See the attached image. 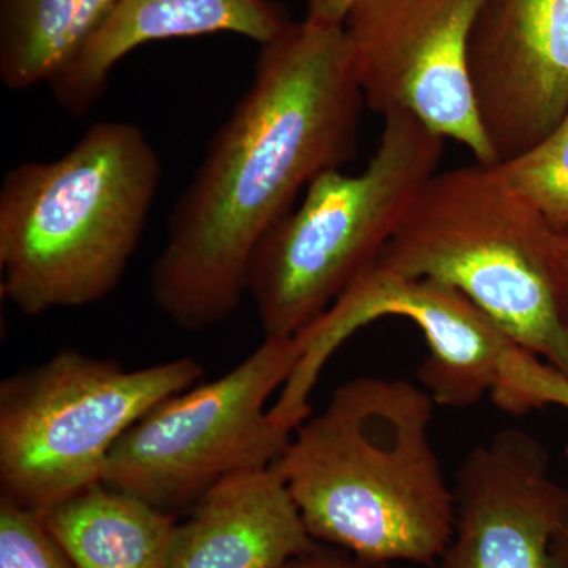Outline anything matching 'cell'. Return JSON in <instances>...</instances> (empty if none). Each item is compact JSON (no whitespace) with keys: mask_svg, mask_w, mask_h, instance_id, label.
Instances as JSON below:
<instances>
[{"mask_svg":"<svg viewBox=\"0 0 568 568\" xmlns=\"http://www.w3.org/2000/svg\"><path fill=\"white\" fill-rule=\"evenodd\" d=\"M485 0H355L347 50L365 106L413 115L481 164L496 156L478 118L467 51Z\"/></svg>","mask_w":568,"mask_h":568,"instance_id":"obj_9","label":"cell"},{"mask_svg":"<svg viewBox=\"0 0 568 568\" xmlns=\"http://www.w3.org/2000/svg\"><path fill=\"white\" fill-rule=\"evenodd\" d=\"M77 568H170L175 515L100 484L40 511Z\"/></svg>","mask_w":568,"mask_h":568,"instance_id":"obj_14","label":"cell"},{"mask_svg":"<svg viewBox=\"0 0 568 568\" xmlns=\"http://www.w3.org/2000/svg\"><path fill=\"white\" fill-rule=\"evenodd\" d=\"M495 168L552 230L568 226V111L547 138Z\"/></svg>","mask_w":568,"mask_h":568,"instance_id":"obj_16","label":"cell"},{"mask_svg":"<svg viewBox=\"0 0 568 568\" xmlns=\"http://www.w3.org/2000/svg\"><path fill=\"white\" fill-rule=\"evenodd\" d=\"M364 108L343 22L306 14L261 44L153 261L152 301L168 321L196 334L233 315L265 235L302 190L354 159Z\"/></svg>","mask_w":568,"mask_h":568,"instance_id":"obj_1","label":"cell"},{"mask_svg":"<svg viewBox=\"0 0 568 568\" xmlns=\"http://www.w3.org/2000/svg\"><path fill=\"white\" fill-rule=\"evenodd\" d=\"M467 67L496 163L529 151L568 111V0H485Z\"/></svg>","mask_w":568,"mask_h":568,"instance_id":"obj_11","label":"cell"},{"mask_svg":"<svg viewBox=\"0 0 568 568\" xmlns=\"http://www.w3.org/2000/svg\"><path fill=\"white\" fill-rule=\"evenodd\" d=\"M275 466L224 478L175 525L170 568H283L316 551Z\"/></svg>","mask_w":568,"mask_h":568,"instance_id":"obj_12","label":"cell"},{"mask_svg":"<svg viewBox=\"0 0 568 568\" xmlns=\"http://www.w3.org/2000/svg\"><path fill=\"white\" fill-rule=\"evenodd\" d=\"M140 126L93 123L59 159L11 168L0 186L3 297L26 316L114 293L162 182Z\"/></svg>","mask_w":568,"mask_h":568,"instance_id":"obj_3","label":"cell"},{"mask_svg":"<svg viewBox=\"0 0 568 568\" xmlns=\"http://www.w3.org/2000/svg\"><path fill=\"white\" fill-rule=\"evenodd\" d=\"M383 119L365 170L321 174L254 252L246 294L265 336L293 338L320 320L376 263L439 171L443 136L405 112Z\"/></svg>","mask_w":568,"mask_h":568,"instance_id":"obj_4","label":"cell"},{"mask_svg":"<svg viewBox=\"0 0 568 568\" xmlns=\"http://www.w3.org/2000/svg\"><path fill=\"white\" fill-rule=\"evenodd\" d=\"M455 529L432 568H568V489L519 428L474 447L455 477Z\"/></svg>","mask_w":568,"mask_h":568,"instance_id":"obj_10","label":"cell"},{"mask_svg":"<svg viewBox=\"0 0 568 568\" xmlns=\"http://www.w3.org/2000/svg\"><path fill=\"white\" fill-rule=\"evenodd\" d=\"M283 568H388L384 564L366 562L355 558L351 552L343 551V549H328L320 547L316 551L308 552V555L301 556L291 560L287 566Z\"/></svg>","mask_w":568,"mask_h":568,"instance_id":"obj_19","label":"cell"},{"mask_svg":"<svg viewBox=\"0 0 568 568\" xmlns=\"http://www.w3.org/2000/svg\"><path fill=\"white\" fill-rule=\"evenodd\" d=\"M0 568H77L40 511L0 497Z\"/></svg>","mask_w":568,"mask_h":568,"instance_id":"obj_17","label":"cell"},{"mask_svg":"<svg viewBox=\"0 0 568 568\" xmlns=\"http://www.w3.org/2000/svg\"><path fill=\"white\" fill-rule=\"evenodd\" d=\"M287 24L268 0H119L77 61L51 82L55 103L85 115L106 91L114 67L152 41L230 32L265 44Z\"/></svg>","mask_w":568,"mask_h":568,"instance_id":"obj_13","label":"cell"},{"mask_svg":"<svg viewBox=\"0 0 568 568\" xmlns=\"http://www.w3.org/2000/svg\"><path fill=\"white\" fill-rule=\"evenodd\" d=\"M566 541H567V547H568V526H567V529H566Z\"/></svg>","mask_w":568,"mask_h":568,"instance_id":"obj_21","label":"cell"},{"mask_svg":"<svg viewBox=\"0 0 568 568\" xmlns=\"http://www.w3.org/2000/svg\"><path fill=\"white\" fill-rule=\"evenodd\" d=\"M552 234L495 164L476 162L426 182L376 264L462 291L514 342L568 377Z\"/></svg>","mask_w":568,"mask_h":568,"instance_id":"obj_5","label":"cell"},{"mask_svg":"<svg viewBox=\"0 0 568 568\" xmlns=\"http://www.w3.org/2000/svg\"><path fill=\"white\" fill-rule=\"evenodd\" d=\"M301 358L297 336H265L226 375L163 399L112 448L103 484L175 515L224 478L274 466L294 432L268 402Z\"/></svg>","mask_w":568,"mask_h":568,"instance_id":"obj_8","label":"cell"},{"mask_svg":"<svg viewBox=\"0 0 568 568\" xmlns=\"http://www.w3.org/2000/svg\"><path fill=\"white\" fill-rule=\"evenodd\" d=\"M119 0H0V81L28 91L61 77Z\"/></svg>","mask_w":568,"mask_h":568,"instance_id":"obj_15","label":"cell"},{"mask_svg":"<svg viewBox=\"0 0 568 568\" xmlns=\"http://www.w3.org/2000/svg\"><path fill=\"white\" fill-rule=\"evenodd\" d=\"M551 272L560 320L568 332V226L552 234Z\"/></svg>","mask_w":568,"mask_h":568,"instance_id":"obj_18","label":"cell"},{"mask_svg":"<svg viewBox=\"0 0 568 568\" xmlns=\"http://www.w3.org/2000/svg\"><path fill=\"white\" fill-rule=\"evenodd\" d=\"M435 399L406 379L335 388L276 459L308 532L373 564L432 568L455 529V491L432 437Z\"/></svg>","mask_w":568,"mask_h":568,"instance_id":"obj_2","label":"cell"},{"mask_svg":"<svg viewBox=\"0 0 568 568\" xmlns=\"http://www.w3.org/2000/svg\"><path fill=\"white\" fill-rule=\"evenodd\" d=\"M354 2L355 0H308L306 14L325 21L343 22Z\"/></svg>","mask_w":568,"mask_h":568,"instance_id":"obj_20","label":"cell"},{"mask_svg":"<svg viewBox=\"0 0 568 568\" xmlns=\"http://www.w3.org/2000/svg\"><path fill=\"white\" fill-rule=\"evenodd\" d=\"M200 362L126 369L59 351L0 383V497L44 511L103 484L112 448L163 399L193 387Z\"/></svg>","mask_w":568,"mask_h":568,"instance_id":"obj_7","label":"cell"},{"mask_svg":"<svg viewBox=\"0 0 568 568\" xmlns=\"http://www.w3.org/2000/svg\"><path fill=\"white\" fill-rule=\"evenodd\" d=\"M405 317L425 336L429 355L418 377L437 406L469 407L491 395L500 409L525 414L568 407V377L510 338L462 291L376 263L301 335L302 358L275 402L283 418L312 414L310 396L332 354L381 317Z\"/></svg>","mask_w":568,"mask_h":568,"instance_id":"obj_6","label":"cell"}]
</instances>
